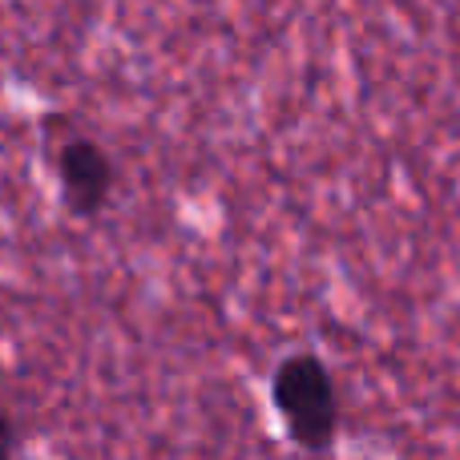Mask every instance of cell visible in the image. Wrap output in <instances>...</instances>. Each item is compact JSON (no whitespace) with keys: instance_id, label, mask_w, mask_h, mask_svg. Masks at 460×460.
<instances>
[{"instance_id":"cell-1","label":"cell","mask_w":460,"mask_h":460,"mask_svg":"<svg viewBox=\"0 0 460 460\" xmlns=\"http://www.w3.org/2000/svg\"><path fill=\"white\" fill-rule=\"evenodd\" d=\"M270 404L291 445L303 453H332L340 437V392L335 376L315 351H291L270 376Z\"/></svg>"},{"instance_id":"cell-2","label":"cell","mask_w":460,"mask_h":460,"mask_svg":"<svg viewBox=\"0 0 460 460\" xmlns=\"http://www.w3.org/2000/svg\"><path fill=\"white\" fill-rule=\"evenodd\" d=\"M57 182H61V199L73 215L93 218L105 210L113 194V162L89 137H69L57 150Z\"/></svg>"}]
</instances>
